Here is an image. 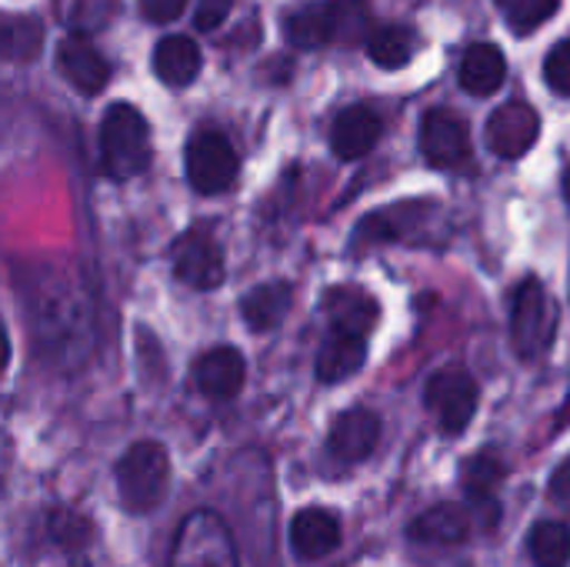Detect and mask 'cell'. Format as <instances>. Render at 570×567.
Wrapping results in <instances>:
<instances>
[{
	"mask_svg": "<svg viewBox=\"0 0 570 567\" xmlns=\"http://www.w3.org/2000/svg\"><path fill=\"white\" fill-rule=\"evenodd\" d=\"M47 538H50V545L57 548V551H63V555H70V558H83V551L90 548V541H94V528H90V521L87 518H80V515H73V511H53L50 518H47Z\"/></svg>",
	"mask_w": 570,
	"mask_h": 567,
	"instance_id": "cell-25",
	"label": "cell"
},
{
	"mask_svg": "<svg viewBox=\"0 0 570 567\" xmlns=\"http://www.w3.org/2000/svg\"><path fill=\"white\" fill-rule=\"evenodd\" d=\"M414 53H417V33L411 27H404V23H387V27H381V30H374L367 37V57L377 67L397 70Z\"/></svg>",
	"mask_w": 570,
	"mask_h": 567,
	"instance_id": "cell-24",
	"label": "cell"
},
{
	"mask_svg": "<svg viewBox=\"0 0 570 567\" xmlns=\"http://www.w3.org/2000/svg\"><path fill=\"white\" fill-rule=\"evenodd\" d=\"M37 334L47 354H53L63 368H73L87 354V334H90V317H87V301L77 287L53 281L50 291L37 294Z\"/></svg>",
	"mask_w": 570,
	"mask_h": 567,
	"instance_id": "cell-1",
	"label": "cell"
},
{
	"mask_svg": "<svg viewBox=\"0 0 570 567\" xmlns=\"http://www.w3.org/2000/svg\"><path fill=\"white\" fill-rule=\"evenodd\" d=\"M43 43V27L37 17L30 13H10L3 20V53L10 60H27V57H37Z\"/></svg>",
	"mask_w": 570,
	"mask_h": 567,
	"instance_id": "cell-27",
	"label": "cell"
},
{
	"mask_svg": "<svg viewBox=\"0 0 570 567\" xmlns=\"http://www.w3.org/2000/svg\"><path fill=\"white\" fill-rule=\"evenodd\" d=\"M170 485V458L160 444L140 441L127 448V454L117 461V491L127 511L147 515L167 498Z\"/></svg>",
	"mask_w": 570,
	"mask_h": 567,
	"instance_id": "cell-3",
	"label": "cell"
},
{
	"mask_svg": "<svg viewBox=\"0 0 570 567\" xmlns=\"http://www.w3.org/2000/svg\"><path fill=\"white\" fill-rule=\"evenodd\" d=\"M170 261L177 281L194 291H214L224 284V251L217 237L204 227L180 234L170 247Z\"/></svg>",
	"mask_w": 570,
	"mask_h": 567,
	"instance_id": "cell-9",
	"label": "cell"
},
{
	"mask_svg": "<svg viewBox=\"0 0 570 567\" xmlns=\"http://www.w3.org/2000/svg\"><path fill=\"white\" fill-rule=\"evenodd\" d=\"M558 10V0H504V17L514 33H531L548 23Z\"/></svg>",
	"mask_w": 570,
	"mask_h": 567,
	"instance_id": "cell-28",
	"label": "cell"
},
{
	"mask_svg": "<svg viewBox=\"0 0 570 567\" xmlns=\"http://www.w3.org/2000/svg\"><path fill=\"white\" fill-rule=\"evenodd\" d=\"M548 498L554 501V505H561V508H568L570 511V458L551 475V488H548Z\"/></svg>",
	"mask_w": 570,
	"mask_h": 567,
	"instance_id": "cell-33",
	"label": "cell"
},
{
	"mask_svg": "<svg viewBox=\"0 0 570 567\" xmlns=\"http://www.w3.org/2000/svg\"><path fill=\"white\" fill-rule=\"evenodd\" d=\"M244 378H247V364H244V354L230 344H220V348H210L197 358L194 364V381L200 388L204 398L210 401H230L240 394L244 388Z\"/></svg>",
	"mask_w": 570,
	"mask_h": 567,
	"instance_id": "cell-13",
	"label": "cell"
},
{
	"mask_svg": "<svg viewBox=\"0 0 570 567\" xmlns=\"http://www.w3.org/2000/svg\"><path fill=\"white\" fill-rule=\"evenodd\" d=\"M140 3V13L150 20V23H170L184 13L187 0H137Z\"/></svg>",
	"mask_w": 570,
	"mask_h": 567,
	"instance_id": "cell-32",
	"label": "cell"
},
{
	"mask_svg": "<svg viewBox=\"0 0 570 567\" xmlns=\"http://www.w3.org/2000/svg\"><path fill=\"white\" fill-rule=\"evenodd\" d=\"M341 545V521L324 508H304L291 521V548L304 561L327 558Z\"/></svg>",
	"mask_w": 570,
	"mask_h": 567,
	"instance_id": "cell-17",
	"label": "cell"
},
{
	"mask_svg": "<svg viewBox=\"0 0 570 567\" xmlns=\"http://www.w3.org/2000/svg\"><path fill=\"white\" fill-rule=\"evenodd\" d=\"M471 531V518L468 511L454 508V505H438L431 511H424L414 525H411V538L421 545H461Z\"/></svg>",
	"mask_w": 570,
	"mask_h": 567,
	"instance_id": "cell-23",
	"label": "cell"
},
{
	"mask_svg": "<svg viewBox=\"0 0 570 567\" xmlns=\"http://www.w3.org/2000/svg\"><path fill=\"white\" fill-rule=\"evenodd\" d=\"M364 361H367V338L327 331L321 354H317V381L341 384V381L354 378L364 368Z\"/></svg>",
	"mask_w": 570,
	"mask_h": 567,
	"instance_id": "cell-18",
	"label": "cell"
},
{
	"mask_svg": "<svg viewBox=\"0 0 570 567\" xmlns=\"http://www.w3.org/2000/svg\"><path fill=\"white\" fill-rule=\"evenodd\" d=\"M117 3L120 0H73L67 7V23L80 33H90V30H100L114 20L117 13Z\"/></svg>",
	"mask_w": 570,
	"mask_h": 567,
	"instance_id": "cell-29",
	"label": "cell"
},
{
	"mask_svg": "<svg viewBox=\"0 0 570 567\" xmlns=\"http://www.w3.org/2000/svg\"><path fill=\"white\" fill-rule=\"evenodd\" d=\"M544 80L551 84V90L570 97V37L568 40H561V43L548 53V60H544Z\"/></svg>",
	"mask_w": 570,
	"mask_h": 567,
	"instance_id": "cell-30",
	"label": "cell"
},
{
	"mask_svg": "<svg viewBox=\"0 0 570 567\" xmlns=\"http://www.w3.org/2000/svg\"><path fill=\"white\" fill-rule=\"evenodd\" d=\"M484 137H488V147L498 157L518 160V157H524L538 144V137H541V117H538V110L531 104L511 100V104H504V107H498L491 114Z\"/></svg>",
	"mask_w": 570,
	"mask_h": 567,
	"instance_id": "cell-10",
	"label": "cell"
},
{
	"mask_svg": "<svg viewBox=\"0 0 570 567\" xmlns=\"http://www.w3.org/2000/svg\"><path fill=\"white\" fill-rule=\"evenodd\" d=\"M508 77V60L494 43H471L461 57V87L474 97H488L501 90Z\"/></svg>",
	"mask_w": 570,
	"mask_h": 567,
	"instance_id": "cell-20",
	"label": "cell"
},
{
	"mask_svg": "<svg viewBox=\"0 0 570 567\" xmlns=\"http://www.w3.org/2000/svg\"><path fill=\"white\" fill-rule=\"evenodd\" d=\"M184 164H187V180L197 194H224L237 180V167H240L234 144L214 127H204L190 137Z\"/></svg>",
	"mask_w": 570,
	"mask_h": 567,
	"instance_id": "cell-6",
	"label": "cell"
},
{
	"mask_svg": "<svg viewBox=\"0 0 570 567\" xmlns=\"http://www.w3.org/2000/svg\"><path fill=\"white\" fill-rule=\"evenodd\" d=\"M424 404L438 418L441 431L461 434L478 411V384L468 371L444 368V371L431 374V381L424 388Z\"/></svg>",
	"mask_w": 570,
	"mask_h": 567,
	"instance_id": "cell-8",
	"label": "cell"
},
{
	"mask_svg": "<svg viewBox=\"0 0 570 567\" xmlns=\"http://www.w3.org/2000/svg\"><path fill=\"white\" fill-rule=\"evenodd\" d=\"M57 67L67 77L70 87L80 94H100L110 80V63L100 57V50L87 37H63L57 47Z\"/></svg>",
	"mask_w": 570,
	"mask_h": 567,
	"instance_id": "cell-14",
	"label": "cell"
},
{
	"mask_svg": "<svg viewBox=\"0 0 570 567\" xmlns=\"http://www.w3.org/2000/svg\"><path fill=\"white\" fill-rule=\"evenodd\" d=\"M558 331V307L548 294V287L538 277H528L518 284L511 297V341L514 351L524 361L541 358Z\"/></svg>",
	"mask_w": 570,
	"mask_h": 567,
	"instance_id": "cell-4",
	"label": "cell"
},
{
	"mask_svg": "<svg viewBox=\"0 0 570 567\" xmlns=\"http://www.w3.org/2000/svg\"><path fill=\"white\" fill-rule=\"evenodd\" d=\"M150 127L130 104H110L100 120V164L107 177L130 180L150 167Z\"/></svg>",
	"mask_w": 570,
	"mask_h": 567,
	"instance_id": "cell-2",
	"label": "cell"
},
{
	"mask_svg": "<svg viewBox=\"0 0 570 567\" xmlns=\"http://www.w3.org/2000/svg\"><path fill=\"white\" fill-rule=\"evenodd\" d=\"M377 441H381V418L367 408H354L334 421L327 438V458L337 461L341 468H351L367 461Z\"/></svg>",
	"mask_w": 570,
	"mask_h": 567,
	"instance_id": "cell-12",
	"label": "cell"
},
{
	"mask_svg": "<svg viewBox=\"0 0 570 567\" xmlns=\"http://www.w3.org/2000/svg\"><path fill=\"white\" fill-rule=\"evenodd\" d=\"M324 317H327V331H344V334H361L367 338L377 328L381 307L377 301L364 291V287H331L324 297Z\"/></svg>",
	"mask_w": 570,
	"mask_h": 567,
	"instance_id": "cell-15",
	"label": "cell"
},
{
	"mask_svg": "<svg viewBox=\"0 0 570 567\" xmlns=\"http://www.w3.org/2000/svg\"><path fill=\"white\" fill-rule=\"evenodd\" d=\"M504 461H501V454L494 451V448H484V451H478V454H471L468 458V465H464V471H461V481H464V491H468V498H471V505L481 511L484 508V515L494 521V515H498V501H494V495H498V488H501V481H504Z\"/></svg>",
	"mask_w": 570,
	"mask_h": 567,
	"instance_id": "cell-19",
	"label": "cell"
},
{
	"mask_svg": "<svg viewBox=\"0 0 570 567\" xmlns=\"http://www.w3.org/2000/svg\"><path fill=\"white\" fill-rule=\"evenodd\" d=\"M564 197L570 201V167H568V174H564Z\"/></svg>",
	"mask_w": 570,
	"mask_h": 567,
	"instance_id": "cell-34",
	"label": "cell"
},
{
	"mask_svg": "<svg viewBox=\"0 0 570 567\" xmlns=\"http://www.w3.org/2000/svg\"><path fill=\"white\" fill-rule=\"evenodd\" d=\"M291 284L287 281H267V284H257L244 304H240V314L247 321V328L254 334H264V331H274L281 328V321L287 317L291 311Z\"/></svg>",
	"mask_w": 570,
	"mask_h": 567,
	"instance_id": "cell-22",
	"label": "cell"
},
{
	"mask_svg": "<svg viewBox=\"0 0 570 567\" xmlns=\"http://www.w3.org/2000/svg\"><path fill=\"white\" fill-rule=\"evenodd\" d=\"M381 130H384L381 117L371 107L354 104V107L337 114V120L331 127V150L341 160H357V157L374 150V144L381 140Z\"/></svg>",
	"mask_w": 570,
	"mask_h": 567,
	"instance_id": "cell-16",
	"label": "cell"
},
{
	"mask_svg": "<svg viewBox=\"0 0 570 567\" xmlns=\"http://www.w3.org/2000/svg\"><path fill=\"white\" fill-rule=\"evenodd\" d=\"M531 555L538 567L570 565V528L561 521H541L531 531Z\"/></svg>",
	"mask_w": 570,
	"mask_h": 567,
	"instance_id": "cell-26",
	"label": "cell"
},
{
	"mask_svg": "<svg viewBox=\"0 0 570 567\" xmlns=\"http://www.w3.org/2000/svg\"><path fill=\"white\" fill-rule=\"evenodd\" d=\"M167 567H237L230 528L214 511H194L180 521Z\"/></svg>",
	"mask_w": 570,
	"mask_h": 567,
	"instance_id": "cell-5",
	"label": "cell"
},
{
	"mask_svg": "<svg viewBox=\"0 0 570 567\" xmlns=\"http://www.w3.org/2000/svg\"><path fill=\"white\" fill-rule=\"evenodd\" d=\"M421 154L428 157V164L448 170V167H461L468 157H471V134H468V124L444 110V107H434L424 114L421 120Z\"/></svg>",
	"mask_w": 570,
	"mask_h": 567,
	"instance_id": "cell-11",
	"label": "cell"
},
{
	"mask_svg": "<svg viewBox=\"0 0 570 567\" xmlns=\"http://www.w3.org/2000/svg\"><path fill=\"white\" fill-rule=\"evenodd\" d=\"M568 404H570V401H568ZM564 421H570V408H568V414H564Z\"/></svg>",
	"mask_w": 570,
	"mask_h": 567,
	"instance_id": "cell-35",
	"label": "cell"
},
{
	"mask_svg": "<svg viewBox=\"0 0 570 567\" xmlns=\"http://www.w3.org/2000/svg\"><path fill=\"white\" fill-rule=\"evenodd\" d=\"M367 10V0H311L284 17V37L297 50H317L341 37L351 13Z\"/></svg>",
	"mask_w": 570,
	"mask_h": 567,
	"instance_id": "cell-7",
	"label": "cell"
},
{
	"mask_svg": "<svg viewBox=\"0 0 570 567\" xmlns=\"http://www.w3.org/2000/svg\"><path fill=\"white\" fill-rule=\"evenodd\" d=\"M154 74L164 84H170V87L194 84L197 74H200V47L190 37H184V33L164 37L154 47Z\"/></svg>",
	"mask_w": 570,
	"mask_h": 567,
	"instance_id": "cell-21",
	"label": "cell"
},
{
	"mask_svg": "<svg viewBox=\"0 0 570 567\" xmlns=\"http://www.w3.org/2000/svg\"><path fill=\"white\" fill-rule=\"evenodd\" d=\"M230 13V0H200L194 10V23L197 30H217Z\"/></svg>",
	"mask_w": 570,
	"mask_h": 567,
	"instance_id": "cell-31",
	"label": "cell"
}]
</instances>
